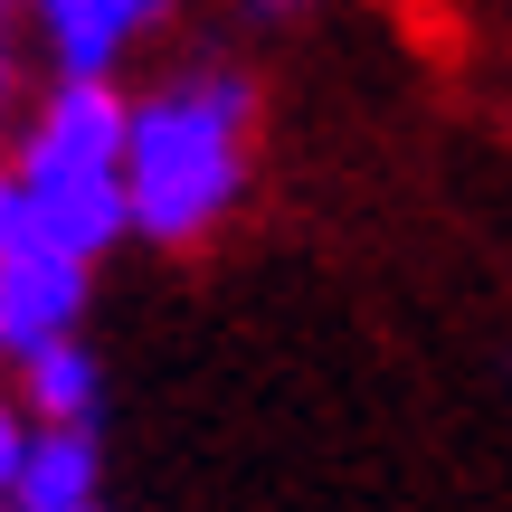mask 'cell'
<instances>
[{"label": "cell", "instance_id": "2", "mask_svg": "<svg viewBox=\"0 0 512 512\" xmlns=\"http://www.w3.org/2000/svg\"><path fill=\"white\" fill-rule=\"evenodd\" d=\"M0 171H10L38 247L67 256V266H105L133 238L124 228V95L105 76H57Z\"/></svg>", "mask_w": 512, "mask_h": 512}, {"label": "cell", "instance_id": "5", "mask_svg": "<svg viewBox=\"0 0 512 512\" xmlns=\"http://www.w3.org/2000/svg\"><path fill=\"white\" fill-rule=\"evenodd\" d=\"M10 399L29 408V427H105V361L86 342H57L38 361H19Z\"/></svg>", "mask_w": 512, "mask_h": 512}, {"label": "cell", "instance_id": "1", "mask_svg": "<svg viewBox=\"0 0 512 512\" xmlns=\"http://www.w3.org/2000/svg\"><path fill=\"white\" fill-rule=\"evenodd\" d=\"M256 86L238 67H181L152 95H124V228L143 247H200L247 200Z\"/></svg>", "mask_w": 512, "mask_h": 512}, {"label": "cell", "instance_id": "6", "mask_svg": "<svg viewBox=\"0 0 512 512\" xmlns=\"http://www.w3.org/2000/svg\"><path fill=\"white\" fill-rule=\"evenodd\" d=\"M19 456H29V408L0 389V503H10V484H19Z\"/></svg>", "mask_w": 512, "mask_h": 512}, {"label": "cell", "instance_id": "3", "mask_svg": "<svg viewBox=\"0 0 512 512\" xmlns=\"http://www.w3.org/2000/svg\"><path fill=\"white\" fill-rule=\"evenodd\" d=\"M86 304H95V266L67 256H10L0 266V361H38L57 342H86Z\"/></svg>", "mask_w": 512, "mask_h": 512}, {"label": "cell", "instance_id": "8", "mask_svg": "<svg viewBox=\"0 0 512 512\" xmlns=\"http://www.w3.org/2000/svg\"><path fill=\"white\" fill-rule=\"evenodd\" d=\"M86 512H114V503H86Z\"/></svg>", "mask_w": 512, "mask_h": 512}, {"label": "cell", "instance_id": "7", "mask_svg": "<svg viewBox=\"0 0 512 512\" xmlns=\"http://www.w3.org/2000/svg\"><path fill=\"white\" fill-rule=\"evenodd\" d=\"M19 0H0V19H10ZM0 143H10V38H0Z\"/></svg>", "mask_w": 512, "mask_h": 512}, {"label": "cell", "instance_id": "4", "mask_svg": "<svg viewBox=\"0 0 512 512\" xmlns=\"http://www.w3.org/2000/svg\"><path fill=\"white\" fill-rule=\"evenodd\" d=\"M105 503V437L95 427H29L10 512H86Z\"/></svg>", "mask_w": 512, "mask_h": 512}]
</instances>
